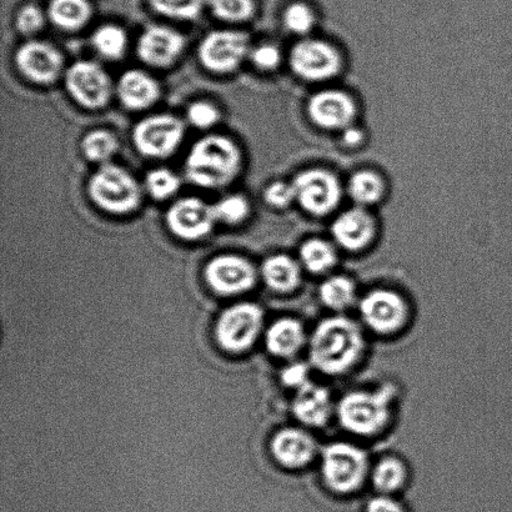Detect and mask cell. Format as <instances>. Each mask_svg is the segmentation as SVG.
Instances as JSON below:
<instances>
[{"label": "cell", "instance_id": "6da1fadb", "mask_svg": "<svg viewBox=\"0 0 512 512\" xmlns=\"http://www.w3.org/2000/svg\"><path fill=\"white\" fill-rule=\"evenodd\" d=\"M310 363L326 375L353 369L364 353L363 330L354 320L335 315L321 320L310 336Z\"/></svg>", "mask_w": 512, "mask_h": 512}, {"label": "cell", "instance_id": "7a4b0ae2", "mask_svg": "<svg viewBox=\"0 0 512 512\" xmlns=\"http://www.w3.org/2000/svg\"><path fill=\"white\" fill-rule=\"evenodd\" d=\"M242 169V150L233 139L212 134L194 143L185 160V175L197 187L217 190L228 187Z\"/></svg>", "mask_w": 512, "mask_h": 512}, {"label": "cell", "instance_id": "3957f363", "mask_svg": "<svg viewBox=\"0 0 512 512\" xmlns=\"http://www.w3.org/2000/svg\"><path fill=\"white\" fill-rule=\"evenodd\" d=\"M396 395L393 385L375 390H354L346 394L336 406L341 426L349 433L373 436L389 424Z\"/></svg>", "mask_w": 512, "mask_h": 512}, {"label": "cell", "instance_id": "277c9868", "mask_svg": "<svg viewBox=\"0 0 512 512\" xmlns=\"http://www.w3.org/2000/svg\"><path fill=\"white\" fill-rule=\"evenodd\" d=\"M88 195L95 207L113 215H128L142 203V187L127 169L103 164L88 182Z\"/></svg>", "mask_w": 512, "mask_h": 512}, {"label": "cell", "instance_id": "5b68a950", "mask_svg": "<svg viewBox=\"0 0 512 512\" xmlns=\"http://www.w3.org/2000/svg\"><path fill=\"white\" fill-rule=\"evenodd\" d=\"M365 450L354 444L333 443L321 453V476L328 489L336 494H353L370 475Z\"/></svg>", "mask_w": 512, "mask_h": 512}, {"label": "cell", "instance_id": "8992f818", "mask_svg": "<svg viewBox=\"0 0 512 512\" xmlns=\"http://www.w3.org/2000/svg\"><path fill=\"white\" fill-rule=\"evenodd\" d=\"M185 137V124L173 114L149 115L133 129V143L144 157L163 159L177 152Z\"/></svg>", "mask_w": 512, "mask_h": 512}, {"label": "cell", "instance_id": "52a82bcc", "mask_svg": "<svg viewBox=\"0 0 512 512\" xmlns=\"http://www.w3.org/2000/svg\"><path fill=\"white\" fill-rule=\"evenodd\" d=\"M64 84L75 103L88 110L107 107L113 83L102 65L92 60H78L65 70Z\"/></svg>", "mask_w": 512, "mask_h": 512}, {"label": "cell", "instance_id": "ba28073f", "mask_svg": "<svg viewBox=\"0 0 512 512\" xmlns=\"http://www.w3.org/2000/svg\"><path fill=\"white\" fill-rule=\"evenodd\" d=\"M250 54L247 34L237 30H215L199 45L200 63L215 74L235 72Z\"/></svg>", "mask_w": 512, "mask_h": 512}, {"label": "cell", "instance_id": "9c48e42d", "mask_svg": "<svg viewBox=\"0 0 512 512\" xmlns=\"http://www.w3.org/2000/svg\"><path fill=\"white\" fill-rule=\"evenodd\" d=\"M361 320L376 334L399 331L409 318L405 299L394 290L376 289L363 296L359 304Z\"/></svg>", "mask_w": 512, "mask_h": 512}, {"label": "cell", "instance_id": "30bf717a", "mask_svg": "<svg viewBox=\"0 0 512 512\" xmlns=\"http://www.w3.org/2000/svg\"><path fill=\"white\" fill-rule=\"evenodd\" d=\"M217 222L213 205L194 197L177 200L165 214L169 232L184 242H198L208 237Z\"/></svg>", "mask_w": 512, "mask_h": 512}, {"label": "cell", "instance_id": "8fae6325", "mask_svg": "<svg viewBox=\"0 0 512 512\" xmlns=\"http://www.w3.org/2000/svg\"><path fill=\"white\" fill-rule=\"evenodd\" d=\"M263 325V311L258 305L243 303L234 305L220 316L217 339L225 350L244 351L254 344Z\"/></svg>", "mask_w": 512, "mask_h": 512}, {"label": "cell", "instance_id": "7c38bea8", "mask_svg": "<svg viewBox=\"0 0 512 512\" xmlns=\"http://www.w3.org/2000/svg\"><path fill=\"white\" fill-rule=\"evenodd\" d=\"M14 62L25 79L38 85L57 82L64 70L62 53L42 40H28L20 45L15 52Z\"/></svg>", "mask_w": 512, "mask_h": 512}, {"label": "cell", "instance_id": "4fadbf2b", "mask_svg": "<svg viewBox=\"0 0 512 512\" xmlns=\"http://www.w3.org/2000/svg\"><path fill=\"white\" fill-rule=\"evenodd\" d=\"M293 187L296 199L311 214H328L340 200L338 180L325 170H306L295 178Z\"/></svg>", "mask_w": 512, "mask_h": 512}, {"label": "cell", "instance_id": "5bb4252c", "mask_svg": "<svg viewBox=\"0 0 512 512\" xmlns=\"http://www.w3.org/2000/svg\"><path fill=\"white\" fill-rule=\"evenodd\" d=\"M205 278L212 289L222 295L243 293L253 288L256 273L252 263L238 255H219L209 261Z\"/></svg>", "mask_w": 512, "mask_h": 512}, {"label": "cell", "instance_id": "9a60e30c", "mask_svg": "<svg viewBox=\"0 0 512 512\" xmlns=\"http://www.w3.org/2000/svg\"><path fill=\"white\" fill-rule=\"evenodd\" d=\"M290 63L299 77L310 82L334 77L340 68V58L335 49L318 40H305L296 44L291 52Z\"/></svg>", "mask_w": 512, "mask_h": 512}, {"label": "cell", "instance_id": "2e32d148", "mask_svg": "<svg viewBox=\"0 0 512 512\" xmlns=\"http://www.w3.org/2000/svg\"><path fill=\"white\" fill-rule=\"evenodd\" d=\"M184 47L185 39L177 30L154 25L140 35L137 53L150 67L168 68L177 62Z\"/></svg>", "mask_w": 512, "mask_h": 512}, {"label": "cell", "instance_id": "e0dca14e", "mask_svg": "<svg viewBox=\"0 0 512 512\" xmlns=\"http://www.w3.org/2000/svg\"><path fill=\"white\" fill-rule=\"evenodd\" d=\"M271 453L286 469H303L318 453L316 441L305 430L289 428L280 430L271 440Z\"/></svg>", "mask_w": 512, "mask_h": 512}, {"label": "cell", "instance_id": "ac0fdd59", "mask_svg": "<svg viewBox=\"0 0 512 512\" xmlns=\"http://www.w3.org/2000/svg\"><path fill=\"white\" fill-rule=\"evenodd\" d=\"M334 408L330 391L324 386L310 383L296 390L293 413L301 424L310 428H321L329 423Z\"/></svg>", "mask_w": 512, "mask_h": 512}, {"label": "cell", "instance_id": "d6986e66", "mask_svg": "<svg viewBox=\"0 0 512 512\" xmlns=\"http://www.w3.org/2000/svg\"><path fill=\"white\" fill-rule=\"evenodd\" d=\"M309 114L321 128L341 129L353 120L355 105L345 93L326 90L310 100Z\"/></svg>", "mask_w": 512, "mask_h": 512}, {"label": "cell", "instance_id": "ffe728a7", "mask_svg": "<svg viewBox=\"0 0 512 512\" xmlns=\"http://www.w3.org/2000/svg\"><path fill=\"white\" fill-rule=\"evenodd\" d=\"M115 90L124 107L134 112L153 107L160 97L157 79L140 69L125 72Z\"/></svg>", "mask_w": 512, "mask_h": 512}, {"label": "cell", "instance_id": "44dd1931", "mask_svg": "<svg viewBox=\"0 0 512 512\" xmlns=\"http://www.w3.org/2000/svg\"><path fill=\"white\" fill-rule=\"evenodd\" d=\"M375 233L373 219L363 209H351L335 220L333 235L341 248L358 252L371 242Z\"/></svg>", "mask_w": 512, "mask_h": 512}, {"label": "cell", "instance_id": "7402d4cb", "mask_svg": "<svg viewBox=\"0 0 512 512\" xmlns=\"http://www.w3.org/2000/svg\"><path fill=\"white\" fill-rule=\"evenodd\" d=\"M306 335L300 321L290 318L275 321L266 333V346L279 358H291L303 348Z\"/></svg>", "mask_w": 512, "mask_h": 512}, {"label": "cell", "instance_id": "603a6c76", "mask_svg": "<svg viewBox=\"0 0 512 512\" xmlns=\"http://www.w3.org/2000/svg\"><path fill=\"white\" fill-rule=\"evenodd\" d=\"M261 274L266 285L278 293H290L300 284V266L286 255H274L266 259Z\"/></svg>", "mask_w": 512, "mask_h": 512}, {"label": "cell", "instance_id": "cb8c5ba5", "mask_svg": "<svg viewBox=\"0 0 512 512\" xmlns=\"http://www.w3.org/2000/svg\"><path fill=\"white\" fill-rule=\"evenodd\" d=\"M92 17L87 0H53L49 5V18L65 32L82 29Z\"/></svg>", "mask_w": 512, "mask_h": 512}, {"label": "cell", "instance_id": "d4e9b609", "mask_svg": "<svg viewBox=\"0 0 512 512\" xmlns=\"http://www.w3.org/2000/svg\"><path fill=\"white\" fill-rule=\"evenodd\" d=\"M371 483L380 494L390 495L400 490L408 480V468L398 458H384L370 471Z\"/></svg>", "mask_w": 512, "mask_h": 512}, {"label": "cell", "instance_id": "484cf974", "mask_svg": "<svg viewBox=\"0 0 512 512\" xmlns=\"http://www.w3.org/2000/svg\"><path fill=\"white\" fill-rule=\"evenodd\" d=\"M319 296L326 308L344 311L356 301V288L353 280L346 276H331L320 285Z\"/></svg>", "mask_w": 512, "mask_h": 512}, {"label": "cell", "instance_id": "4316f807", "mask_svg": "<svg viewBox=\"0 0 512 512\" xmlns=\"http://www.w3.org/2000/svg\"><path fill=\"white\" fill-rule=\"evenodd\" d=\"M80 149L89 162L103 165L108 164L109 160L118 153L119 142L110 130L94 129L84 135Z\"/></svg>", "mask_w": 512, "mask_h": 512}, {"label": "cell", "instance_id": "83f0119b", "mask_svg": "<svg viewBox=\"0 0 512 512\" xmlns=\"http://www.w3.org/2000/svg\"><path fill=\"white\" fill-rule=\"evenodd\" d=\"M92 44L99 55L109 60H118L127 52L128 37L118 25L107 24L95 30Z\"/></svg>", "mask_w": 512, "mask_h": 512}, {"label": "cell", "instance_id": "f1b7e54d", "mask_svg": "<svg viewBox=\"0 0 512 512\" xmlns=\"http://www.w3.org/2000/svg\"><path fill=\"white\" fill-rule=\"evenodd\" d=\"M301 264L313 274L325 273L336 263V253L329 243L320 239H311L300 250Z\"/></svg>", "mask_w": 512, "mask_h": 512}, {"label": "cell", "instance_id": "f546056e", "mask_svg": "<svg viewBox=\"0 0 512 512\" xmlns=\"http://www.w3.org/2000/svg\"><path fill=\"white\" fill-rule=\"evenodd\" d=\"M144 185L150 197L163 202L178 193L182 180L172 170L158 168L150 170L144 179Z\"/></svg>", "mask_w": 512, "mask_h": 512}, {"label": "cell", "instance_id": "4dcf8cb0", "mask_svg": "<svg viewBox=\"0 0 512 512\" xmlns=\"http://www.w3.org/2000/svg\"><path fill=\"white\" fill-rule=\"evenodd\" d=\"M383 182L375 173L359 172L351 178L349 193L356 203L369 205L378 202L383 195Z\"/></svg>", "mask_w": 512, "mask_h": 512}, {"label": "cell", "instance_id": "1f68e13d", "mask_svg": "<svg viewBox=\"0 0 512 512\" xmlns=\"http://www.w3.org/2000/svg\"><path fill=\"white\" fill-rule=\"evenodd\" d=\"M215 217L218 222L228 225H238L243 223L250 214V204L248 199L240 194L227 195L213 205Z\"/></svg>", "mask_w": 512, "mask_h": 512}, {"label": "cell", "instance_id": "d6a6232c", "mask_svg": "<svg viewBox=\"0 0 512 512\" xmlns=\"http://www.w3.org/2000/svg\"><path fill=\"white\" fill-rule=\"evenodd\" d=\"M210 8L225 22H245L254 14L253 0H209Z\"/></svg>", "mask_w": 512, "mask_h": 512}, {"label": "cell", "instance_id": "836d02e7", "mask_svg": "<svg viewBox=\"0 0 512 512\" xmlns=\"http://www.w3.org/2000/svg\"><path fill=\"white\" fill-rule=\"evenodd\" d=\"M153 8L165 17L192 20L202 13L203 0H150Z\"/></svg>", "mask_w": 512, "mask_h": 512}, {"label": "cell", "instance_id": "e575fe53", "mask_svg": "<svg viewBox=\"0 0 512 512\" xmlns=\"http://www.w3.org/2000/svg\"><path fill=\"white\" fill-rule=\"evenodd\" d=\"M219 119V109L207 100H198V102L190 104L187 110L188 122L197 129L213 128Z\"/></svg>", "mask_w": 512, "mask_h": 512}, {"label": "cell", "instance_id": "d590c367", "mask_svg": "<svg viewBox=\"0 0 512 512\" xmlns=\"http://www.w3.org/2000/svg\"><path fill=\"white\" fill-rule=\"evenodd\" d=\"M314 15L304 4L290 5L284 14L285 27L295 34L309 33L314 25Z\"/></svg>", "mask_w": 512, "mask_h": 512}, {"label": "cell", "instance_id": "8d00e7d4", "mask_svg": "<svg viewBox=\"0 0 512 512\" xmlns=\"http://www.w3.org/2000/svg\"><path fill=\"white\" fill-rule=\"evenodd\" d=\"M44 24V14L35 5H25L19 10L17 18H15V27H17L18 32L27 35V37H32V35L40 32Z\"/></svg>", "mask_w": 512, "mask_h": 512}, {"label": "cell", "instance_id": "74e56055", "mask_svg": "<svg viewBox=\"0 0 512 512\" xmlns=\"http://www.w3.org/2000/svg\"><path fill=\"white\" fill-rule=\"evenodd\" d=\"M250 59L256 68L260 70H274L280 64L281 55L279 49L275 45L261 44L250 50Z\"/></svg>", "mask_w": 512, "mask_h": 512}, {"label": "cell", "instance_id": "f35d334b", "mask_svg": "<svg viewBox=\"0 0 512 512\" xmlns=\"http://www.w3.org/2000/svg\"><path fill=\"white\" fill-rule=\"evenodd\" d=\"M264 197L266 203L274 208L288 207L296 199L293 184H286L284 182L270 184L265 190Z\"/></svg>", "mask_w": 512, "mask_h": 512}, {"label": "cell", "instance_id": "ab89813d", "mask_svg": "<svg viewBox=\"0 0 512 512\" xmlns=\"http://www.w3.org/2000/svg\"><path fill=\"white\" fill-rule=\"evenodd\" d=\"M281 381L291 389L299 390L310 383V371L308 366L303 363H293L281 373Z\"/></svg>", "mask_w": 512, "mask_h": 512}, {"label": "cell", "instance_id": "60d3db41", "mask_svg": "<svg viewBox=\"0 0 512 512\" xmlns=\"http://www.w3.org/2000/svg\"><path fill=\"white\" fill-rule=\"evenodd\" d=\"M366 512H405V510L403 505L390 495L380 494L369 501Z\"/></svg>", "mask_w": 512, "mask_h": 512}, {"label": "cell", "instance_id": "b9f144b4", "mask_svg": "<svg viewBox=\"0 0 512 512\" xmlns=\"http://www.w3.org/2000/svg\"><path fill=\"white\" fill-rule=\"evenodd\" d=\"M344 142L350 147L361 142V133L358 129H348L344 134Z\"/></svg>", "mask_w": 512, "mask_h": 512}]
</instances>
